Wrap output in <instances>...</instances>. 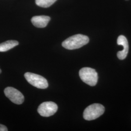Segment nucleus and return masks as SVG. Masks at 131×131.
Masks as SVG:
<instances>
[{
  "label": "nucleus",
  "mask_w": 131,
  "mask_h": 131,
  "mask_svg": "<svg viewBox=\"0 0 131 131\" xmlns=\"http://www.w3.org/2000/svg\"><path fill=\"white\" fill-rule=\"evenodd\" d=\"M7 128L4 125L0 124V131H7Z\"/></svg>",
  "instance_id": "obj_11"
},
{
  "label": "nucleus",
  "mask_w": 131,
  "mask_h": 131,
  "mask_svg": "<svg viewBox=\"0 0 131 131\" xmlns=\"http://www.w3.org/2000/svg\"><path fill=\"white\" fill-rule=\"evenodd\" d=\"M57 109L58 106L56 103L52 102H45L38 106V112L42 117H49L53 115Z\"/></svg>",
  "instance_id": "obj_5"
},
{
  "label": "nucleus",
  "mask_w": 131,
  "mask_h": 131,
  "mask_svg": "<svg viewBox=\"0 0 131 131\" xmlns=\"http://www.w3.org/2000/svg\"><path fill=\"white\" fill-rule=\"evenodd\" d=\"M105 109L103 105L94 103L86 108L84 111L83 117L86 121L94 120L103 114Z\"/></svg>",
  "instance_id": "obj_3"
},
{
  "label": "nucleus",
  "mask_w": 131,
  "mask_h": 131,
  "mask_svg": "<svg viewBox=\"0 0 131 131\" xmlns=\"http://www.w3.org/2000/svg\"><path fill=\"white\" fill-rule=\"evenodd\" d=\"M19 45V42L16 40H8L0 44V52H7Z\"/></svg>",
  "instance_id": "obj_9"
},
{
  "label": "nucleus",
  "mask_w": 131,
  "mask_h": 131,
  "mask_svg": "<svg viewBox=\"0 0 131 131\" xmlns=\"http://www.w3.org/2000/svg\"><path fill=\"white\" fill-rule=\"evenodd\" d=\"M89 39L86 36L77 34L68 38L62 43V46L66 49L75 50L80 48L89 42Z\"/></svg>",
  "instance_id": "obj_1"
},
{
  "label": "nucleus",
  "mask_w": 131,
  "mask_h": 131,
  "mask_svg": "<svg viewBox=\"0 0 131 131\" xmlns=\"http://www.w3.org/2000/svg\"><path fill=\"white\" fill-rule=\"evenodd\" d=\"M2 72V70L0 69V73Z\"/></svg>",
  "instance_id": "obj_12"
},
{
  "label": "nucleus",
  "mask_w": 131,
  "mask_h": 131,
  "mask_svg": "<svg viewBox=\"0 0 131 131\" xmlns=\"http://www.w3.org/2000/svg\"><path fill=\"white\" fill-rule=\"evenodd\" d=\"M24 77L30 84L40 89H46L48 86L47 80L41 75L31 72H26Z\"/></svg>",
  "instance_id": "obj_4"
},
{
  "label": "nucleus",
  "mask_w": 131,
  "mask_h": 131,
  "mask_svg": "<svg viewBox=\"0 0 131 131\" xmlns=\"http://www.w3.org/2000/svg\"><path fill=\"white\" fill-rule=\"evenodd\" d=\"M57 0H36V5L44 8H47L53 5Z\"/></svg>",
  "instance_id": "obj_10"
},
{
  "label": "nucleus",
  "mask_w": 131,
  "mask_h": 131,
  "mask_svg": "<svg viewBox=\"0 0 131 131\" xmlns=\"http://www.w3.org/2000/svg\"><path fill=\"white\" fill-rule=\"evenodd\" d=\"M4 93L6 97L13 103L21 104L24 103V97L19 91L13 87H7L4 90Z\"/></svg>",
  "instance_id": "obj_6"
},
{
  "label": "nucleus",
  "mask_w": 131,
  "mask_h": 131,
  "mask_svg": "<svg viewBox=\"0 0 131 131\" xmlns=\"http://www.w3.org/2000/svg\"><path fill=\"white\" fill-rule=\"evenodd\" d=\"M117 44L118 45L122 46L123 48L122 51L117 52V57L121 60H123L126 57L129 51V44L128 40L125 37L121 35L117 38Z\"/></svg>",
  "instance_id": "obj_7"
},
{
  "label": "nucleus",
  "mask_w": 131,
  "mask_h": 131,
  "mask_svg": "<svg viewBox=\"0 0 131 131\" xmlns=\"http://www.w3.org/2000/svg\"><path fill=\"white\" fill-rule=\"evenodd\" d=\"M79 76L81 79L85 84L93 86L97 84L98 75L95 70L89 67H84L79 71Z\"/></svg>",
  "instance_id": "obj_2"
},
{
  "label": "nucleus",
  "mask_w": 131,
  "mask_h": 131,
  "mask_svg": "<svg viewBox=\"0 0 131 131\" xmlns=\"http://www.w3.org/2000/svg\"><path fill=\"white\" fill-rule=\"evenodd\" d=\"M50 19V17L47 16H36L32 18L31 22L36 27L44 28L47 26Z\"/></svg>",
  "instance_id": "obj_8"
}]
</instances>
